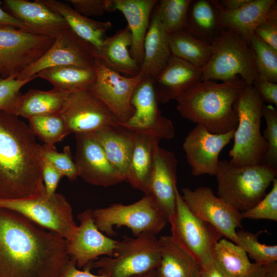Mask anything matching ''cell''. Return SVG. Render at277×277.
Returning <instances> with one entry per match:
<instances>
[{
  "mask_svg": "<svg viewBox=\"0 0 277 277\" xmlns=\"http://www.w3.org/2000/svg\"><path fill=\"white\" fill-rule=\"evenodd\" d=\"M160 259L159 239L151 233H143L120 241L113 256L98 259L89 269L97 268L99 274L110 277H130L155 270Z\"/></svg>",
  "mask_w": 277,
  "mask_h": 277,
  "instance_id": "cell-7",
  "label": "cell"
},
{
  "mask_svg": "<svg viewBox=\"0 0 277 277\" xmlns=\"http://www.w3.org/2000/svg\"><path fill=\"white\" fill-rule=\"evenodd\" d=\"M259 233L243 230L236 231L237 245L254 261V263L265 265L276 262L277 246L261 244L258 240Z\"/></svg>",
  "mask_w": 277,
  "mask_h": 277,
  "instance_id": "cell-39",
  "label": "cell"
},
{
  "mask_svg": "<svg viewBox=\"0 0 277 277\" xmlns=\"http://www.w3.org/2000/svg\"><path fill=\"white\" fill-rule=\"evenodd\" d=\"M262 116L266 124L263 136L267 143V150L262 164L277 169V110L271 105L264 103Z\"/></svg>",
  "mask_w": 277,
  "mask_h": 277,
  "instance_id": "cell-40",
  "label": "cell"
},
{
  "mask_svg": "<svg viewBox=\"0 0 277 277\" xmlns=\"http://www.w3.org/2000/svg\"><path fill=\"white\" fill-rule=\"evenodd\" d=\"M247 86L239 76L221 83L201 81L176 100L177 110L185 118L212 133L228 132L238 126L234 104Z\"/></svg>",
  "mask_w": 277,
  "mask_h": 277,
  "instance_id": "cell-3",
  "label": "cell"
},
{
  "mask_svg": "<svg viewBox=\"0 0 277 277\" xmlns=\"http://www.w3.org/2000/svg\"><path fill=\"white\" fill-rule=\"evenodd\" d=\"M171 55L168 34L160 22L155 6L144 39V57L138 74L142 78H154Z\"/></svg>",
  "mask_w": 277,
  "mask_h": 277,
  "instance_id": "cell-24",
  "label": "cell"
},
{
  "mask_svg": "<svg viewBox=\"0 0 277 277\" xmlns=\"http://www.w3.org/2000/svg\"><path fill=\"white\" fill-rule=\"evenodd\" d=\"M41 145L18 116L0 110V199L32 197L44 188Z\"/></svg>",
  "mask_w": 277,
  "mask_h": 277,
  "instance_id": "cell-2",
  "label": "cell"
},
{
  "mask_svg": "<svg viewBox=\"0 0 277 277\" xmlns=\"http://www.w3.org/2000/svg\"><path fill=\"white\" fill-rule=\"evenodd\" d=\"M131 44V32L127 26L105 37L98 48L93 47V54L111 69L129 76H135L139 73L140 66L128 50Z\"/></svg>",
  "mask_w": 277,
  "mask_h": 277,
  "instance_id": "cell-25",
  "label": "cell"
},
{
  "mask_svg": "<svg viewBox=\"0 0 277 277\" xmlns=\"http://www.w3.org/2000/svg\"><path fill=\"white\" fill-rule=\"evenodd\" d=\"M69 260L64 238L0 207V277H61Z\"/></svg>",
  "mask_w": 277,
  "mask_h": 277,
  "instance_id": "cell-1",
  "label": "cell"
},
{
  "mask_svg": "<svg viewBox=\"0 0 277 277\" xmlns=\"http://www.w3.org/2000/svg\"><path fill=\"white\" fill-rule=\"evenodd\" d=\"M263 103L277 105V84L258 76L252 85Z\"/></svg>",
  "mask_w": 277,
  "mask_h": 277,
  "instance_id": "cell-47",
  "label": "cell"
},
{
  "mask_svg": "<svg viewBox=\"0 0 277 277\" xmlns=\"http://www.w3.org/2000/svg\"><path fill=\"white\" fill-rule=\"evenodd\" d=\"M73 8L81 14L89 17L101 16L111 12L112 0H70Z\"/></svg>",
  "mask_w": 277,
  "mask_h": 277,
  "instance_id": "cell-45",
  "label": "cell"
},
{
  "mask_svg": "<svg viewBox=\"0 0 277 277\" xmlns=\"http://www.w3.org/2000/svg\"><path fill=\"white\" fill-rule=\"evenodd\" d=\"M156 0H112V11H121L128 23L132 36L131 56L141 65L144 57V43L151 12Z\"/></svg>",
  "mask_w": 277,
  "mask_h": 277,
  "instance_id": "cell-23",
  "label": "cell"
},
{
  "mask_svg": "<svg viewBox=\"0 0 277 277\" xmlns=\"http://www.w3.org/2000/svg\"><path fill=\"white\" fill-rule=\"evenodd\" d=\"M276 175L277 169L264 164L240 166L220 160L215 175L216 195L242 212L264 197Z\"/></svg>",
  "mask_w": 277,
  "mask_h": 277,
  "instance_id": "cell-4",
  "label": "cell"
},
{
  "mask_svg": "<svg viewBox=\"0 0 277 277\" xmlns=\"http://www.w3.org/2000/svg\"><path fill=\"white\" fill-rule=\"evenodd\" d=\"M130 277H156L155 270H152L146 273L140 274L136 275H134Z\"/></svg>",
  "mask_w": 277,
  "mask_h": 277,
  "instance_id": "cell-54",
  "label": "cell"
},
{
  "mask_svg": "<svg viewBox=\"0 0 277 277\" xmlns=\"http://www.w3.org/2000/svg\"><path fill=\"white\" fill-rule=\"evenodd\" d=\"M51 83L53 88L67 94L88 90L96 79L93 68L58 66L47 68L36 75Z\"/></svg>",
  "mask_w": 277,
  "mask_h": 277,
  "instance_id": "cell-33",
  "label": "cell"
},
{
  "mask_svg": "<svg viewBox=\"0 0 277 277\" xmlns=\"http://www.w3.org/2000/svg\"><path fill=\"white\" fill-rule=\"evenodd\" d=\"M134 131L133 147L125 181L144 192L152 170L154 146L161 139L151 132Z\"/></svg>",
  "mask_w": 277,
  "mask_h": 277,
  "instance_id": "cell-30",
  "label": "cell"
},
{
  "mask_svg": "<svg viewBox=\"0 0 277 277\" xmlns=\"http://www.w3.org/2000/svg\"><path fill=\"white\" fill-rule=\"evenodd\" d=\"M0 207L15 211L66 240L71 238L77 226L71 206L65 197L57 193L49 195L45 188L37 194L28 198L0 199Z\"/></svg>",
  "mask_w": 277,
  "mask_h": 277,
  "instance_id": "cell-8",
  "label": "cell"
},
{
  "mask_svg": "<svg viewBox=\"0 0 277 277\" xmlns=\"http://www.w3.org/2000/svg\"><path fill=\"white\" fill-rule=\"evenodd\" d=\"M182 199L190 211L237 245L236 229L242 227L241 212L215 195L208 187L184 188Z\"/></svg>",
  "mask_w": 277,
  "mask_h": 277,
  "instance_id": "cell-12",
  "label": "cell"
},
{
  "mask_svg": "<svg viewBox=\"0 0 277 277\" xmlns=\"http://www.w3.org/2000/svg\"><path fill=\"white\" fill-rule=\"evenodd\" d=\"M3 9L34 33L54 36L69 27L65 19L39 0H4Z\"/></svg>",
  "mask_w": 277,
  "mask_h": 277,
  "instance_id": "cell-22",
  "label": "cell"
},
{
  "mask_svg": "<svg viewBox=\"0 0 277 277\" xmlns=\"http://www.w3.org/2000/svg\"><path fill=\"white\" fill-rule=\"evenodd\" d=\"M249 47L259 76L271 82L277 83V50L265 43L254 33Z\"/></svg>",
  "mask_w": 277,
  "mask_h": 277,
  "instance_id": "cell-38",
  "label": "cell"
},
{
  "mask_svg": "<svg viewBox=\"0 0 277 277\" xmlns=\"http://www.w3.org/2000/svg\"><path fill=\"white\" fill-rule=\"evenodd\" d=\"M77 218L79 226L71 238L66 240L67 253L75 262L76 267L89 269L100 256H113L120 241L109 238L98 229L93 217L92 209L84 210L78 214Z\"/></svg>",
  "mask_w": 277,
  "mask_h": 277,
  "instance_id": "cell-15",
  "label": "cell"
},
{
  "mask_svg": "<svg viewBox=\"0 0 277 277\" xmlns=\"http://www.w3.org/2000/svg\"><path fill=\"white\" fill-rule=\"evenodd\" d=\"M269 193L254 206L242 212L243 219L277 221V179H275Z\"/></svg>",
  "mask_w": 277,
  "mask_h": 277,
  "instance_id": "cell-42",
  "label": "cell"
},
{
  "mask_svg": "<svg viewBox=\"0 0 277 277\" xmlns=\"http://www.w3.org/2000/svg\"><path fill=\"white\" fill-rule=\"evenodd\" d=\"M28 120L34 135L46 144L54 145L70 134L60 113L34 116Z\"/></svg>",
  "mask_w": 277,
  "mask_h": 277,
  "instance_id": "cell-37",
  "label": "cell"
},
{
  "mask_svg": "<svg viewBox=\"0 0 277 277\" xmlns=\"http://www.w3.org/2000/svg\"><path fill=\"white\" fill-rule=\"evenodd\" d=\"M234 131L213 134L196 125L188 133L183 148L193 175H215L220 153L233 138Z\"/></svg>",
  "mask_w": 277,
  "mask_h": 277,
  "instance_id": "cell-20",
  "label": "cell"
},
{
  "mask_svg": "<svg viewBox=\"0 0 277 277\" xmlns=\"http://www.w3.org/2000/svg\"><path fill=\"white\" fill-rule=\"evenodd\" d=\"M197 277H230L213 263L212 265L202 268Z\"/></svg>",
  "mask_w": 277,
  "mask_h": 277,
  "instance_id": "cell-50",
  "label": "cell"
},
{
  "mask_svg": "<svg viewBox=\"0 0 277 277\" xmlns=\"http://www.w3.org/2000/svg\"><path fill=\"white\" fill-rule=\"evenodd\" d=\"M39 1L62 16L78 37L96 49L102 45L106 32L112 27L111 22L90 19L81 14L66 3L56 0Z\"/></svg>",
  "mask_w": 277,
  "mask_h": 277,
  "instance_id": "cell-31",
  "label": "cell"
},
{
  "mask_svg": "<svg viewBox=\"0 0 277 277\" xmlns=\"http://www.w3.org/2000/svg\"><path fill=\"white\" fill-rule=\"evenodd\" d=\"M264 103L252 85H247L234 104L238 118L230 160L240 166L262 164L267 143L261 131Z\"/></svg>",
  "mask_w": 277,
  "mask_h": 277,
  "instance_id": "cell-5",
  "label": "cell"
},
{
  "mask_svg": "<svg viewBox=\"0 0 277 277\" xmlns=\"http://www.w3.org/2000/svg\"><path fill=\"white\" fill-rule=\"evenodd\" d=\"M3 4V2L0 1V27H13L33 32L25 24L6 12L2 6Z\"/></svg>",
  "mask_w": 277,
  "mask_h": 277,
  "instance_id": "cell-49",
  "label": "cell"
},
{
  "mask_svg": "<svg viewBox=\"0 0 277 277\" xmlns=\"http://www.w3.org/2000/svg\"><path fill=\"white\" fill-rule=\"evenodd\" d=\"M201 68L171 54L164 68L153 79L158 103L176 100L201 81Z\"/></svg>",
  "mask_w": 277,
  "mask_h": 277,
  "instance_id": "cell-21",
  "label": "cell"
},
{
  "mask_svg": "<svg viewBox=\"0 0 277 277\" xmlns=\"http://www.w3.org/2000/svg\"><path fill=\"white\" fill-rule=\"evenodd\" d=\"M277 3L273 5L254 33L265 43L277 50Z\"/></svg>",
  "mask_w": 277,
  "mask_h": 277,
  "instance_id": "cell-44",
  "label": "cell"
},
{
  "mask_svg": "<svg viewBox=\"0 0 277 277\" xmlns=\"http://www.w3.org/2000/svg\"><path fill=\"white\" fill-rule=\"evenodd\" d=\"M264 265L252 263L249 270L242 277H263Z\"/></svg>",
  "mask_w": 277,
  "mask_h": 277,
  "instance_id": "cell-52",
  "label": "cell"
},
{
  "mask_svg": "<svg viewBox=\"0 0 277 277\" xmlns=\"http://www.w3.org/2000/svg\"><path fill=\"white\" fill-rule=\"evenodd\" d=\"M41 155L49 161L63 176L73 181L77 177L74 160L69 146H65L62 152L57 151L54 145H41Z\"/></svg>",
  "mask_w": 277,
  "mask_h": 277,
  "instance_id": "cell-41",
  "label": "cell"
},
{
  "mask_svg": "<svg viewBox=\"0 0 277 277\" xmlns=\"http://www.w3.org/2000/svg\"><path fill=\"white\" fill-rule=\"evenodd\" d=\"M220 10L217 1H192L188 9L184 30L211 45L225 30L220 21Z\"/></svg>",
  "mask_w": 277,
  "mask_h": 277,
  "instance_id": "cell-28",
  "label": "cell"
},
{
  "mask_svg": "<svg viewBox=\"0 0 277 277\" xmlns=\"http://www.w3.org/2000/svg\"><path fill=\"white\" fill-rule=\"evenodd\" d=\"M134 112L120 125L132 131L151 132L161 139H172L175 134L172 122L162 114L158 107L153 79L142 78L131 98Z\"/></svg>",
  "mask_w": 277,
  "mask_h": 277,
  "instance_id": "cell-17",
  "label": "cell"
},
{
  "mask_svg": "<svg viewBox=\"0 0 277 277\" xmlns=\"http://www.w3.org/2000/svg\"><path fill=\"white\" fill-rule=\"evenodd\" d=\"M75 136L76 151L74 161L77 176L87 183L104 187L125 181L91 133H77Z\"/></svg>",
  "mask_w": 277,
  "mask_h": 277,
  "instance_id": "cell-19",
  "label": "cell"
},
{
  "mask_svg": "<svg viewBox=\"0 0 277 277\" xmlns=\"http://www.w3.org/2000/svg\"><path fill=\"white\" fill-rule=\"evenodd\" d=\"M68 95L54 88L49 91L30 89L18 97L12 114L29 119L36 116L60 113Z\"/></svg>",
  "mask_w": 277,
  "mask_h": 277,
  "instance_id": "cell-32",
  "label": "cell"
},
{
  "mask_svg": "<svg viewBox=\"0 0 277 277\" xmlns=\"http://www.w3.org/2000/svg\"><path fill=\"white\" fill-rule=\"evenodd\" d=\"M212 258L214 264L230 277H242L252 265L245 251L226 239H221L216 243Z\"/></svg>",
  "mask_w": 277,
  "mask_h": 277,
  "instance_id": "cell-35",
  "label": "cell"
},
{
  "mask_svg": "<svg viewBox=\"0 0 277 277\" xmlns=\"http://www.w3.org/2000/svg\"><path fill=\"white\" fill-rule=\"evenodd\" d=\"M91 133L125 181L133 147L134 131L120 124L106 126Z\"/></svg>",
  "mask_w": 277,
  "mask_h": 277,
  "instance_id": "cell-27",
  "label": "cell"
},
{
  "mask_svg": "<svg viewBox=\"0 0 277 277\" xmlns=\"http://www.w3.org/2000/svg\"><path fill=\"white\" fill-rule=\"evenodd\" d=\"M192 0L158 1L155 8L160 22L168 34L184 30Z\"/></svg>",
  "mask_w": 277,
  "mask_h": 277,
  "instance_id": "cell-36",
  "label": "cell"
},
{
  "mask_svg": "<svg viewBox=\"0 0 277 277\" xmlns=\"http://www.w3.org/2000/svg\"><path fill=\"white\" fill-rule=\"evenodd\" d=\"M161 250L156 277H197L202 270L197 260L171 235L159 239Z\"/></svg>",
  "mask_w": 277,
  "mask_h": 277,
  "instance_id": "cell-26",
  "label": "cell"
},
{
  "mask_svg": "<svg viewBox=\"0 0 277 277\" xmlns=\"http://www.w3.org/2000/svg\"><path fill=\"white\" fill-rule=\"evenodd\" d=\"M94 59L93 46L67 27L57 34L54 44L48 51L36 63L19 73L16 78L24 80L36 76L42 70L54 66L93 68Z\"/></svg>",
  "mask_w": 277,
  "mask_h": 277,
  "instance_id": "cell-16",
  "label": "cell"
},
{
  "mask_svg": "<svg viewBox=\"0 0 277 277\" xmlns=\"http://www.w3.org/2000/svg\"><path fill=\"white\" fill-rule=\"evenodd\" d=\"M92 215L98 229L108 236L116 235L113 226L127 227L134 236L143 233L156 235L168 222L145 195L130 204L116 203L92 210Z\"/></svg>",
  "mask_w": 277,
  "mask_h": 277,
  "instance_id": "cell-9",
  "label": "cell"
},
{
  "mask_svg": "<svg viewBox=\"0 0 277 277\" xmlns=\"http://www.w3.org/2000/svg\"><path fill=\"white\" fill-rule=\"evenodd\" d=\"M169 222L171 235L194 256L202 268L213 264L214 247L223 235L190 211L178 190L175 210Z\"/></svg>",
  "mask_w": 277,
  "mask_h": 277,
  "instance_id": "cell-11",
  "label": "cell"
},
{
  "mask_svg": "<svg viewBox=\"0 0 277 277\" xmlns=\"http://www.w3.org/2000/svg\"><path fill=\"white\" fill-rule=\"evenodd\" d=\"M212 52L202 68L201 81H226L240 77L252 85L259 76L249 45L236 32L226 30L212 43Z\"/></svg>",
  "mask_w": 277,
  "mask_h": 277,
  "instance_id": "cell-6",
  "label": "cell"
},
{
  "mask_svg": "<svg viewBox=\"0 0 277 277\" xmlns=\"http://www.w3.org/2000/svg\"><path fill=\"white\" fill-rule=\"evenodd\" d=\"M55 41L54 36L0 27V78H16L39 60Z\"/></svg>",
  "mask_w": 277,
  "mask_h": 277,
  "instance_id": "cell-10",
  "label": "cell"
},
{
  "mask_svg": "<svg viewBox=\"0 0 277 277\" xmlns=\"http://www.w3.org/2000/svg\"><path fill=\"white\" fill-rule=\"evenodd\" d=\"M275 0H251L242 7L233 10L221 7L220 18L226 30L239 33L249 45L256 28L263 21Z\"/></svg>",
  "mask_w": 277,
  "mask_h": 277,
  "instance_id": "cell-29",
  "label": "cell"
},
{
  "mask_svg": "<svg viewBox=\"0 0 277 277\" xmlns=\"http://www.w3.org/2000/svg\"><path fill=\"white\" fill-rule=\"evenodd\" d=\"M70 133H92L120 125L107 107L89 90L69 94L60 112Z\"/></svg>",
  "mask_w": 277,
  "mask_h": 277,
  "instance_id": "cell-18",
  "label": "cell"
},
{
  "mask_svg": "<svg viewBox=\"0 0 277 277\" xmlns=\"http://www.w3.org/2000/svg\"><path fill=\"white\" fill-rule=\"evenodd\" d=\"M90 271L88 268H85L83 270L78 269L75 262L70 259L65 266L61 277H110L106 274L95 275Z\"/></svg>",
  "mask_w": 277,
  "mask_h": 277,
  "instance_id": "cell-48",
  "label": "cell"
},
{
  "mask_svg": "<svg viewBox=\"0 0 277 277\" xmlns=\"http://www.w3.org/2000/svg\"><path fill=\"white\" fill-rule=\"evenodd\" d=\"M171 54L202 68L209 61L212 45L193 36L185 30L168 34Z\"/></svg>",
  "mask_w": 277,
  "mask_h": 277,
  "instance_id": "cell-34",
  "label": "cell"
},
{
  "mask_svg": "<svg viewBox=\"0 0 277 277\" xmlns=\"http://www.w3.org/2000/svg\"><path fill=\"white\" fill-rule=\"evenodd\" d=\"M42 174L44 186L49 195L56 193V189L62 174L49 161L42 157Z\"/></svg>",
  "mask_w": 277,
  "mask_h": 277,
  "instance_id": "cell-46",
  "label": "cell"
},
{
  "mask_svg": "<svg viewBox=\"0 0 277 277\" xmlns=\"http://www.w3.org/2000/svg\"><path fill=\"white\" fill-rule=\"evenodd\" d=\"M251 0H220L217 1L220 6L223 9L233 10L245 6Z\"/></svg>",
  "mask_w": 277,
  "mask_h": 277,
  "instance_id": "cell-51",
  "label": "cell"
},
{
  "mask_svg": "<svg viewBox=\"0 0 277 277\" xmlns=\"http://www.w3.org/2000/svg\"><path fill=\"white\" fill-rule=\"evenodd\" d=\"M263 277H277L276 262L264 265Z\"/></svg>",
  "mask_w": 277,
  "mask_h": 277,
  "instance_id": "cell-53",
  "label": "cell"
},
{
  "mask_svg": "<svg viewBox=\"0 0 277 277\" xmlns=\"http://www.w3.org/2000/svg\"><path fill=\"white\" fill-rule=\"evenodd\" d=\"M35 78L36 76L24 80H18L14 77L0 78V110L12 113L21 88Z\"/></svg>",
  "mask_w": 277,
  "mask_h": 277,
  "instance_id": "cell-43",
  "label": "cell"
},
{
  "mask_svg": "<svg viewBox=\"0 0 277 277\" xmlns=\"http://www.w3.org/2000/svg\"><path fill=\"white\" fill-rule=\"evenodd\" d=\"M177 161L174 153L160 146H154L153 165L144 193L152 205L167 220L176 207Z\"/></svg>",
  "mask_w": 277,
  "mask_h": 277,
  "instance_id": "cell-14",
  "label": "cell"
},
{
  "mask_svg": "<svg viewBox=\"0 0 277 277\" xmlns=\"http://www.w3.org/2000/svg\"><path fill=\"white\" fill-rule=\"evenodd\" d=\"M96 79L88 90L110 110L120 124L126 123L134 112L131 104L133 90L142 80L139 75L125 76L95 58Z\"/></svg>",
  "mask_w": 277,
  "mask_h": 277,
  "instance_id": "cell-13",
  "label": "cell"
}]
</instances>
